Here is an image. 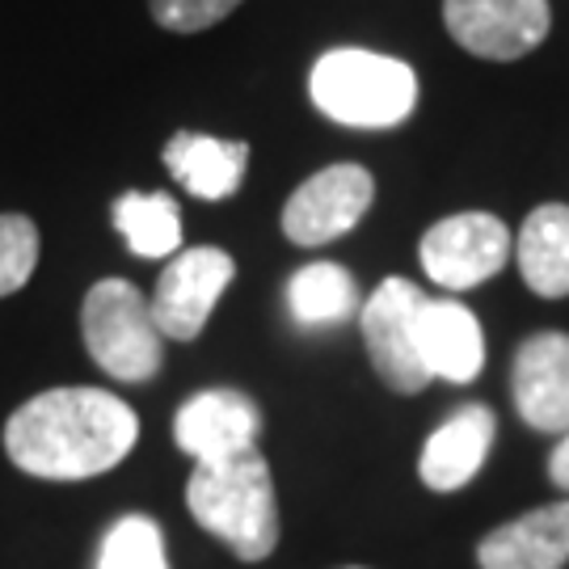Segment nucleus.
Returning <instances> with one entry per match:
<instances>
[{"label": "nucleus", "instance_id": "nucleus-17", "mask_svg": "<svg viewBox=\"0 0 569 569\" xmlns=\"http://www.w3.org/2000/svg\"><path fill=\"white\" fill-rule=\"evenodd\" d=\"M287 308L291 321L305 329L342 326L359 312V287L355 274L338 262H308L287 283Z\"/></svg>", "mask_w": 569, "mask_h": 569}, {"label": "nucleus", "instance_id": "nucleus-3", "mask_svg": "<svg viewBox=\"0 0 569 569\" xmlns=\"http://www.w3.org/2000/svg\"><path fill=\"white\" fill-rule=\"evenodd\" d=\"M308 93L321 114L359 131H385L413 114L418 77L406 60L363 47H333L312 63Z\"/></svg>", "mask_w": 569, "mask_h": 569}, {"label": "nucleus", "instance_id": "nucleus-7", "mask_svg": "<svg viewBox=\"0 0 569 569\" xmlns=\"http://www.w3.org/2000/svg\"><path fill=\"white\" fill-rule=\"evenodd\" d=\"M510 249H515L510 228L498 216L460 211L430 228L418 244V258H422L430 283L448 287V291H468V287L493 279L507 266Z\"/></svg>", "mask_w": 569, "mask_h": 569}, {"label": "nucleus", "instance_id": "nucleus-20", "mask_svg": "<svg viewBox=\"0 0 569 569\" xmlns=\"http://www.w3.org/2000/svg\"><path fill=\"white\" fill-rule=\"evenodd\" d=\"M39 266V228L26 216H0V296H13L30 283Z\"/></svg>", "mask_w": 569, "mask_h": 569}, {"label": "nucleus", "instance_id": "nucleus-10", "mask_svg": "<svg viewBox=\"0 0 569 569\" xmlns=\"http://www.w3.org/2000/svg\"><path fill=\"white\" fill-rule=\"evenodd\" d=\"M258 435L262 409L237 388H203L173 418V439L186 456H194V465H220L258 451Z\"/></svg>", "mask_w": 569, "mask_h": 569}, {"label": "nucleus", "instance_id": "nucleus-14", "mask_svg": "<svg viewBox=\"0 0 569 569\" xmlns=\"http://www.w3.org/2000/svg\"><path fill=\"white\" fill-rule=\"evenodd\" d=\"M418 346H422V363H427L430 380L468 385V380H477V371L486 363L481 321L460 300H430L427 296L422 317H418Z\"/></svg>", "mask_w": 569, "mask_h": 569}, {"label": "nucleus", "instance_id": "nucleus-22", "mask_svg": "<svg viewBox=\"0 0 569 569\" xmlns=\"http://www.w3.org/2000/svg\"><path fill=\"white\" fill-rule=\"evenodd\" d=\"M549 477H552V486L566 489V493H569V435H561V443L552 448V456H549Z\"/></svg>", "mask_w": 569, "mask_h": 569}, {"label": "nucleus", "instance_id": "nucleus-8", "mask_svg": "<svg viewBox=\"0 0 569 569\" xmlns=\"http://www.w3.org/2000/svg\"><path fill=\"white\" fill-rule=\"evenodd\" d=\"M376 182L363 164H329L312 173L283 207V232L291 244H329L367 216Z\"/></svg>", "mask_w": 569, "mask_h": 569}, {"label": "nucleus", "instance_id": "nucleus-9", "mask_svg": "<svg viewBox=\"0 0 569 569\" xmlns=\"http://www.w3.org/2000/svg\"><path fill=\"white\" fill-rule=\"evenodd\" d=\"M549 0H443V26L481 60H519L549 34Z\"/></svg>", "mask_w": 569, "mask_h": 569}, {"label": "nucleus", "instance_id": "nucleus-15", "mask_svg": "<svg viewBox=\"0 0 569 569\" xmlns=\"http://www.w3.org/2000/svg\"><path fill=\"white\" fill-rule=\"evenodd\" d=\"M244 164H249V143L241 140L178 131L164 143V169L186 186V194L203 203H220L228 194H237L244 182Z\"/></svg>", "mask_w": 569, "mask_h": 569}, {"label": "nucleus", "instance_id": "nucleus-5", "mask_svg": "<svg viewBox=\"0 0 569 569\" xmlns=\"http://www.w3.org/2000/svg\"><path fill=\"white\" fill-rule=\"evenodd\" d=\"M422 305H427L422 287L392 274L359 308V326H363V342L376 376L392 392H406V397H413V392H422L430 385V371L422 363V346H418Z\"/></svg>", "mask_w": 569, "mask_h": 569}, {"label": "nucleus", "instance_id": "nucleus-16", "mask_svg": "<svg viewBox=\"0 0 569 569\" xmlns=\"http://www.w3.org/2000/svg\"><path fill=\"white\" fill-rule=\"evenodd\" d=\"M515 262L523 283L545 296V300H561L569 296V207L545 203L536 207L515 241Z\"/></svg>", "mask_w": 569, "mask_h": 569}, {"label": "nucleus", "instance_id": "nucleus-19", "mask_svg": "<svg viewBox=\"0 0 569 569\" xmlns=\"http://www.w3.org/2000/svg\"><path fill=\"white\" fill-rule=\"evenodd\" d=\"M98 569H169L164 536L148 515H127L106 531Z\"/></svg>", "mask_w": 569, "mask_h": 569}, {"label": "nucleus", "instance_id": "nucleus-11", "mask_svg": "<svg viewBox=\"0 0 569 569\" xmlns=\"http://www.w3.org/2000/svg\"><path fill=\"white\" fill-rule=\"evenodd\" d=\"M519 418L540 435H569V333H531L510 367Z\"/></svg>", "mask_w": 569, "mask_h": 569}, {"label": "nucleus", "instance_id": "nucleus-13", "mask_svg": "<svg viewBox=\"0 0 569 569\" xmlns=\"http://www.w3.org/2000/svg\"><path fill=\"white\" fill-rule=\"evenodd\" d=\"M481 569H561L569 561V498L493 528L477 549Z\"/></svg>", "mask_w": 569, "mask_h": 569}, {"label": "nucleus", "instance_id": "nucleus-18", "mask_svg": "<svg viewBox=\"0 0 569 569\" xmlns=\"http://www.w3.org/2000/svg\"><path fill=\"white\" fill-rule=\"evenodd\" d=\"M114 228L136 258H173L182 249V211L161 190L122 194L114 203Z\"/></svg>", "mask_w": 569, "mask_h": 569}, {"label": "nucleus", "instance_id": "nucleus-2", "mask_svg": "<svg viewBox=\"0 0 569 569\" xmlns=\"http://www.w3.org/2000/svg\"><path fill=\"white\" fill-rule=\"evenodd\" d=\"M186 507L199 528L224 540L241 561H266L279 545V502L262 451L194 465L186 481Z\"/></svg>", "mask_w": 569, "mask_h": 569}, {"label": "nucleus", "instance_id": "nucleus-6", "mask_svg": "<svg viewBox=\"0 0 569 569\" xmlns=\"http://www.w3.org/2000/svg\"><path fill=\"white\" fill-rule=\"evenodd\" d=\"M232 274H237V262L220 244L178 249L148 300L164 342H194L211 321V308L220 305V296L232 283Z\"/></svg>", "mask_w": 569, "mask_h": 569}, {"label": "nucleus", "instance_id": "nucleus-4", "mask_svg": "<svg viewBox=\"0 0 569 569\" xmlns=\"http://www.w3.org/2000/svg\"><path fill=\"white\" fill-rule=\"evenodd\" d=\"M81 333L93 363L122 385L152 380L164 363V333L143 291L127 279H102L89 287L81 308Z\"/></svg>", "mask_w": 569, "mask_h": 569}, {"label": "nucleus", "instance_id": "nucleus-21", "mask_svg": "<svg viewBox=\"0 0 569 569\" xmlns=\"http://www.w3.org/2000/svg\"><path fill=\"white\" fill-rule=\"evenodd\" d=\"M241 0H148L152 21L164 30H178V34H199L207 26L224 21Z\"/></svg>", "mask_w": 569, "mask_h": 569}, {"label": "nucleus", "instance_id": "nucleus-12", "mask_svg": "<svg viewBox=\"0 0 569 569\" xmlns=\"http://www.w3.org/2000/svg\"><path fill=\"white\" fill-rule=\"evenodd\" d=\"M493 430H498V422L486 406L456 409L448 422L422 443V456H418L422 486H430L435 493L465 489L486 465L489 448H493Z\"/></svg>", "mask_w": 569, "mask_h": 569}, {"label": "nucleus", "instance_id": "nucleus-1", "mask_svg": "<svg viewBox=\"0 0 569 569\" xmlns=\"http://www.w3.org/2000/svg\"><path fill=\"white\" fill-rule=\"evenodd\" d=\"M136 439V409L106 388H51L4 422L9 460L42 481L102 477L131 456Z\"/></svg>", "mask_w": 569, "mask_h": 569}]
</instances>
